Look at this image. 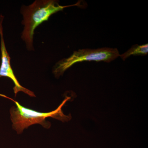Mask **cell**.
<instances>
[{
    "label": "cell",
    "mask_w": 148,
    "mask_h": 148,
    "mask_svg": "<svg viewBox=\"0 0 148 148\" xmlns=\"http://www.w3.org/2000/svg\"><path fill=\"white\" fill-rule=\"evenodd\" d=\"M80 2L71 5L61 6L57 1L53 0L36 1L29 6L23 5L21 13L23 16L22 23L24 26L21 38L25 42L27 49H34L33 40L35 29L53 14L62 11L69 7L80 6Z\"/></svg>",
    "instance_id": "7a4b0ae2"
},
{
    "label": "cell",
    "mask_w": 148,
    "mask_h": 148,
    "mask_svg": "<svg viewBox=\"0 0 148 148\" xmlns=\"http://www.w3.org/2000/svg\"><path fill=\"white\" fill-rule=\"evenodd\" d=\"M148 44L140 45H135L132 46L126 52L120 55L119 56L123 61H125L131 56H145L148 54Z\"/></svg>",
    "instance_id": "5b68a950"
},
{
    "label": "cell",
    "mask_w": 148,
    "mask_h": 148,
    "mask_svg": "<svg viewBox=\"0 0 148 148\" xmlns=\"http://www.w3.org/2000/svg\"><path fill=\"white\" fill-rule=\"evenodd\" d=\"M0 96L9 99L16 105V107L11 108L10 112L12 128L18 134H21L24 129L33 125L38 124L47 129L50 128L51 124L46 121L48 118H52L63 122L69 121L72 118L71 114L66 115L62 110V107L71 99L70 97H66L54 110L41 112L24 107L17 101L3 94H0Z\"/></svg>",
    "instance_id": "6da1fadb"
},
{
    "label": "cell",
    "mask_w": 148,
    "mask_h": 148,
    "mask_svg": "<svg viewBox=\"0 0 148 148\" xmlns=\"http://www.w3.org/2000/svg\"><path fill=\"white\" fill-rule=\"evenodd\" d=\"M119 56V51L117 48L104 47L97 49H79L74 51L70 57L63 58L57 62L53 67V73L56 77L58 78L76 63L92 61L110 63Z\"/></svg>",
    "instance_id": "3957f363"
},
{
    "label": "cell",
    "mask_w": 148,
    "mask_h": 148,
    "mask_svg": "<svg viewBox=\"0 0 148 148\" xmlns=\"http://www.w3.org/2000/svg\"><path fill=\"white\" fill-rule=\"evenodd\" d=\"M4 16L0 15V36L1 39V63L0 66V78L6 77L12 80L14 84L13 88L14 92L16 97L19 92H22L32 97H36L34 92L32 90L23 87L20 84L14 75L10 64V57L8 52L4 39L3 21Z\"/></svg>",
    "instance_id": "277c9868"
}]
</instances>
